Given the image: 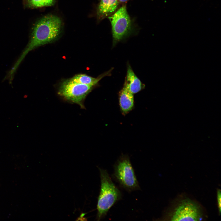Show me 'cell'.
<instances>
[{
    "mask_svg": "<svg viewBox=\"0 0 221 221\" xmlns=\"http://www.w3.org/2000/svg\"><path fill=\"white\" fill-rule=\"evenodd\" d=\"M61 27V20L55 15H47L39 20L33 28L28 45L9 72V74L11 75H14L20 64L29 52L56 39L60 33Z\"/></svg>",
    "mask_w": 221,
    "mask_h": 221,
    "instance_id": "cell-1",
    "label": "cell"
},
{
    "mask_svg": "<svg viewBox=\"0 0 221 221\" xmlns=\"http://www.w3.org/2000/svg\"><path fill=\"white\" fill-rule=\"evenodd\" d=\"M99 169L101 185L97 204V220L104 217L110 208L121 197L120 192L113 183L106 170Z\"/></svg>",
    "mask_w": 221,
    "mask_h": 221,
    "instance_id": "cell-2",
    "label": "cell"
},
{
    "mask_svg": "<svg viewBox=\"0 0 221 221\" xmlns=\"http://www.w3.org/2000/svg\"><path fill=\"white\" fill-rule=\"evenodd\" d=\"M113 175L120 186L127 191L140 189L134 169L127 156H122L116 162Z\"/></svg>",
    "mask_w": 221,
    "mask_h": 221,
    "instance_id": "cell-3",
    "label": "cell"
},
{
    "mask_svg": "<svg viewBox=\"0 0 221 221\" xmlns=\"http://www.w3.org/2000/svg\"><path fill=\"white\" fill-rule=\"evenodd\" d=\"M93 87L76 83L70 79L62 83L58 93L66 101L77 104L84 109V100Z\"/></svg>",
    "mask_w": 221,
    "mask_h": 221,
    "instance_id": "cell-4",
    "label": "cell"
},
{
    "mask_svg": "<svg viewBox=\"0 0 221 221\" xmlns=\"http://www.w3.org/2000/svg\"><path fill=\"white\" fill-rule=\"evenodd\" d=\"M108 17L112 26L114 46L129 34L131 29V20L125 5Z\"/></svg>",
    "mask_w": 221,
    "mask_h": 221,
    "instance_id": "cell-5",
    "label": "cell"
},
{
    "mask_svg": "<svg viewBox=\"0 0 221 221\" xmlns=\"http://www.w3.org/2000/svg\"><path fill=\"white\" fill-rule=\"evenodd\" d=\"M201 217L199 207L192 200L186 199L176 208L171 219L172 221H199Z\"/></svg>",
    "mask_w": 221,
    "mask_h": 221,
    "instance_id": "cell-6",
    "label": "cell"
},
{
    "mask_svg": "<svg viewBox=\"0 0 221 221\" xmlns=\"http://www.w3.org/2000/svg\"><path fill=\"white\" fill-rule=\"evenodd\" d=\"M124 86L133 94L139 92L145 87L129 64H127L126 75Z\"/></svg>",
    "mask_w": 221,
    "mask_h": 221,
    "instance_id": "cell-7",
    "label": "cell"
},
{
    "mask_svg": "<svg viewBox=\"0 0 221 221\" xmlns=\"http://www.w3.org/2000/svg\"><path fill=\"white\" fill-rule=\"evenodd\" d=\"M119 104L121 110L124 115L131 110L134 107V94L124 86L119 95Z\"/></svg>",
    "mask_w": 221,
    "mask_h": 221,
    "instance_id": "cell-8",
    "label": "cell"
},
{
    "mask_svg": "<svg viewBox=\"0 0 221 221\" xmlns=\"http://www.w3.org/2000/svg\"><path fill=\"white\" fill-rule=\"evenodd\" d=\"M118 0H101L99 5L97 14L100 19H103L113 14L119 5Z\"/></svg>",
    "mask_w": 221,
    "mask_h": 221,
    "instance_id": "cell-9",
    "label": "cell"
},
{
    "mask_svg": "<svg viewBox=\"0 0 221 221\" xmlns=\"http://www.w3.org/2000/svg\"><path fill=\"white\" fill-rule=\"evenodd\" d=\"M110 72L109 71L97 78L93 77L85 74H81L76 75L70 79L79 83L94 86L101 78L110 73Z\"/></svg>",
    "mask_w": 221,
    "mask_h": 221,
    "instance_id": "cell-10",
    "label": "cell"
},
{
    "mask_svg": "<svg viewBox=\"0 0 221 221\" xmlns=\"http://www.w3.org/2000/svg\"><path fill=\"white\" fill-rule=\"evenodd\" d=\"M54 0H26L28 5L31 7L38 8L52 5Z\"/></svg>",
    "mask_w": 221,
    "mask_h": 221,
    "instance_id": "cell-11",
    "label": "cell"
},
{
    "mask_svg": "<svg viewBox=\"0 0 221 221\" xmlns=\"http://www.w3.org/2000/svg\"><path fill=\"white\" fill-rule=\"evenodd\" d=\"M217 200L218 205L219 211V213L221 212V193L220 189H218L217 191Z\"/></svg>",
    "mask_w": 221,
    "mask_h": 221,
    "instance_id": "cell-12",
    "label": "cell"
},
{
    "mask_svg": "<svg viewBox=\"0 0 221 221\" xmlns=\"http://www.w3.org/2000/svg\"><path fill=\"white\" fill-rule=\"evenodd\" d=\"M129 0H118L119 2H125L128 1Z\"/></svg>",
    "mask_w": 221,
    "mask_h": 221,
    "instance_id": "cell-13",
    "label": "cell"
},
{
    "mask_svg": "<svg viewBox=\"0 0 221 221\" xmlns=\"http://www.w3.org/2000/svg\"><path fill=\"white\" fill-rule=\"evenodd\" d=\"M25 0V1H26V0Z\"/></svg>",
    "mask_w": 221,
    "mask_h": 221,
    "instance_id": "cell-14",
    "label": "cell"
}]
</instances>
